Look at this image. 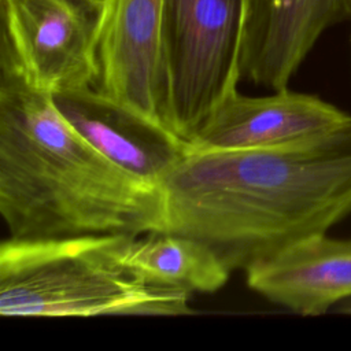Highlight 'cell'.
<instances>
[{
    "label": "cell",
    "instance_id": "1",
    "mask_svg": "<svg viewBox=\"0 0 351 351\" xmlns=\"http://www.w3.org/2000/svg\"><path fill=\"white\" fill-rule=\"evenodd\" d=\"M163 229L207 244L233 270L351 215V122L319 141L189 149L162 185Z\"/></svg>",
    "mask_w": 351,
    "mask_h": 351
},
{
    "label": "cell",
    "instance_id": "2",
    "mask_svg": "<svg viewBox=\"0 0 351 351\" xmlns=\"http://www.w3.org/2000/svg\"><path fill=\"white\" fill-rule=\"evenodd\" d=\"M0 213L12 239L141 234L163 229L158 186L126 173L0 60Z\"/></svg>",
    "mask_w": 351,
    "mask_h": 351
},
{
    "label": "cell",
    "instance_id": "3",
    "mask_svg": "<svg viewBox=\"0 0 351 351\" xmlns=\"http://www.w3.org/2000/svg\"><path fill=\"white\" fill-rule=\"evenodd\" d=\"M125 234L12 239L0 245V315L70 318L192 314L191 293L152 285L119 251Z\"/></svg>",
    "mask_w": 351,
    "mask_h": 351
},
{
    "label": "cell",
    "instance_id": "4",
    "mask_svg": "<svg viewBox=\"0 0 351 351\" xmlns=\"http://www.w3.org/2000/svg\"><path fill=\"white\" fill-rule=\"evenodd\" d=\"M244 0H162L169 117L188 141L240 81Z\"/></svg>",
    "mask_w": 351,
    "mask_h": 351
},
{
    "label": "cell",
    "instance_id": "5",
    "mask_svg": "<svg viewBox=\"0 0 351 351\" xmlns=\"http://www.w3.org/2000/svg\"><path fill=\"white\" fill-rule=\"evenodd\" d=\"M0 60L55 95L93 86L104 0H1Z\"/></svg>",
    "mask_w": 351,
    "mask_h": 351
},
{
    "label": "cell",
    "instance_id": "6",
    "mask_svg": "<svg viewBox=\"0 0 351 351\" xmlns=\"http://www.w3.org/2000/svg\"><path fill=\"white\" fill-rule=\"evenodd\" d=\"M97 67V92L173 132L162 0H104Z\"/></svg>",
    "mask_w": 351,
    "mask_h": 351
},
{
    "label": "cell",
    "instance_id": "7",
    "mask_svg": "<svg viewBox=\"0 0 351 351\" xmlns=\"http://www.w3.org/2000/svg\"><path fill=\"white\" fill-rule=\"evenodd\" d=\"M351 122V114L324 99L289 90L266 96L229 93L188 140L195 151H244L311 144Z\"/></svg>",
    "mask_w": 351,
    "mask_h": 351
},
{
    "label": "cell",
    "instance_id": "8",
    "mask_svg": "<svg viewBox=\"0 0 351 351\" xmlns=\"http://www.w3.org/2000/svg\"><path fill=\"white\" fill-rule=\"evenodd\" d=\"M351 21V0H244L240 78L278 90L329 26Z\"/></svg>",
    "mask_w": 351,
    "mask_h": 351
},
{
    "label": "cell",
    "instance_id": "9",
    "mask_svg": "<svg viewBox=\"0 0 351 351\" xmlns=\"http://www.w3.org/2000/svg\"><path fill=\"white\" fill-rule=\"evenodd\" d=\"M64 121L93 148L133 177L160 188L188 151V141L107 99L93 86L52 95Z\"/></svg>",
    "mask_w": 351,
    "mask_h": 351
},
{
    "label": "cell",
    "instance_id": "10",
    "mask_svg": "<svg viewBox=\"0 0 351 351\" xmlns=\"http://www.w3.org/2000/svg\"><path fill=\"white\" fill-rule=\"evenodd\" d=\"M247 285L299 315H321L351 299V237L299 240L245 270Z\"/></svg>",
    "mask_w": 351,
    "mask_h": 351
},
{
    "label": "cell",
    "instance_id": "11",
    "mask_svg": "<svg viewBox=\"0 0 351 351\" xmlns=\"http://www.w3.org/2000/svg\"><path fill=\"white\" fill-rule=\"evenodd\" d=\"M119 255L147 282L191 295L221 289L232 273L203 241L167 230L125 234Z\"/></svg>",
    "mask_w": 351,
    "mask_h": 351
}]
</instances>
